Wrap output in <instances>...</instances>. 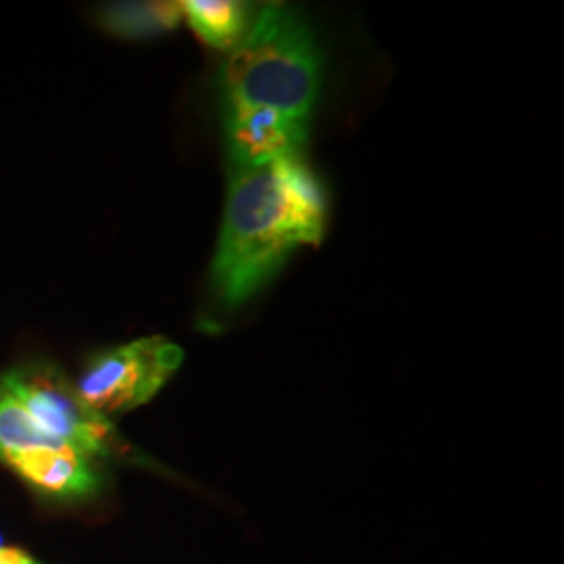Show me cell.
<instances>
[{"mask_svg": "<svg viewBox=\"0 0 564 564\" xmlns=\"http://www.w3.org/2000/svg\"><path fill=\"white\" fill-rule=\"evenodd\" d=\"M182 15L203 41L216 48H230L247 32L249 4L235 0H184Z\"/></svg>", "mask_w": 564, "mask_h": 564, "instance_id": "cell-7", "label": "cell"}, {"mask_svg": "<svg viewBox=\"0 0 564 564\" xmlns=\"http://www.w3.org/2000/svg\"><path fill=\"white\" fill-rule=\"evenodd\" d=\"M0 564H2V547H0Z\"/></svg>", "mask_w": 564, "mask_h": 564, "instance_id": "cell-10", "label": "cell"}, {"mask_svg": "<svg viewBox=\"0 0 564 564\" xmlns=\"http://www.w3.org/2000/svg\"><path fill=\"white\" fill-rule=\"evenodd\" d=\"M4 464H9L23 481L55 498H88L101 487V473L95 456L69 444L39 447Z\"/></svg>", "mask_w": 564, "mask_h": 564, "instance_id": "cell-6", "label": "cell"}, {"mask_svg": "<svg viewBox=\"0 0 564 564\" xmlns=\"http://www.w3.org/2000/svg\"><path fill=\"white\" fill-rule=\"evenodd\" d=\"M182 349L162 337H149L101 354L90 364L76 391L101 416L123 414L155 398L181 368Z\"/></svg>", "mask_w": 564, "mask_h": 564, "instance_id": "cell-4", "label": "cell"}, {"mask_svg": "<svg viewBox=\"0 0 564 564\" xmlns=\"http://www.w3.org/2000/svg\"><path fill=\"white\" fill-rule=\"evenodd\" d=\"M181 2H118L105 7L102 25L123 39H149L178 28Z\"/></svg>", "mask_w": 564, "mask_h": 564, "instance_id": "cell-8", "label": "cell"}, {"mask_svg": "<svg viewBox=\"0 0 564 564\" xmlns=\"http://www.w3.org/2000/svg\"><path fill=\"white\" fill-rule=\"evenodd\" d=\"M53 444L63 442L44 433L21 403L0 387V460L7 463L20 454Z\"/></svg>", "mask_w": 564, "mask_h": 564, "instance_id": "cell-9", "label": "cell"}, {"mask_svg": "<svg viewBox=\"0 0 564 564\" xmlns=\"http://www.w3.org/2000/svg\"><path fill=\"white\" fill-rule=\"evenodd\" d=\"M9 391L44 433L74 445L90 456H121V445L111 423L82 402L76 387L51 366H25L2 377Z\"/></svg>", "mask_w": 564, "mask_h": 564, "instance_id": "cell-3", "label": "cell"}, {"mask_svg": "<svg viewBox=\"0 0 564 564\" xmlns=\"http://www.w3.org/2000/svg\"><path fill=\"white\" fill-rule=\"evenodd\" d=\"M326 205L312 170L284 160L232 170L212 276L226 305H241L272 281L295 249L323 239Z\"/></svg>", "mask_w": 564, "mask_h": 564, "instance_id": "cell-1", "label": "cell"}, {"mask_svg": "<svg viewBox=\"0 0 564 564\" xmlns=\"http://www.w3.org/2000/svg\"><path fill=\"white\" fill-rule=\"evenodd\" d=\"M321 78L312 28L284 4H265L224 65V102L270 107L310 123Z\"/></svg>", "mask_w": 564, "mask_h": 564, "instance_id": "cell-2", "label": "cell"}, {"mask_svg": "<svg viewBox=\"0 0 564 564\" xmlns=\"http://www.w3.org/2000/svg\"><path fill=\"white\" fill-rule=\"evenodd\" d=\"M307 121L245 102H224V137L232 170H256L300 158Z\"/></svg>", "mask_w": 564, "mask_h": 564, "instance_id": "cell-5", "label": "cell"}]
</instances>
